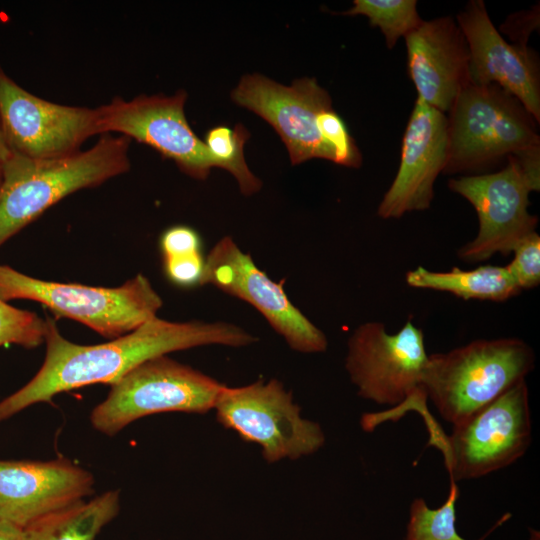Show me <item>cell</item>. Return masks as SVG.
<instances>
[{
	"mask_svg": "<svg viewBox=\"0 0 540 540\" xmlns=\"http://www.w3.org/2000/svg\"><path fill=\"white\" fill-rule=\"evenodd\" d=\"M45 321L44 362L26 385L0 401V422L33 404L50 402L62 392L96 383L112 385L157 356L205 345L245 347L258 340L230 322H173L155 317L106 343L79 345L65 339L54 320Z\"/></svg>",
	"mask_w": 540,
	"mask_h": 540,
	"instance_id": "obj_1",
	"label": "cell"
},
{
	"mask_svg": "<svg viewBox=\"0 0 540 540\" xmlns=\"http://www.w3.org/2000/svg\"><path fill=\"white\" fill-rule=\"evenodd\" d=\"M130 144L125 136L103 134L91 148L62 158L11 152L0 182V247L68 195L128 172Z\"/></svg>",
	"mask_w": 540,
	"mask_h": 540,
	"instance_id": "obj_2",
	"label": "cell"
},
{
	"mask_svg": "<svg viewBox=\"0 0 540 540\" xmlns=\"http://www.w3.org/2000/svg\"><path fill=\"white\" fill-rule=\"evenodd\" d=\"M447 119L445 174L475 173L509 156H540L537 121L516 97L496 84L469 83Z\"/></svg>",
	"mask_w": 540,
	"mask_h": 540,
	"instance_id": "obj_3",
	"label": "cell"
},
{
	"mask_svg": "<svg viewBox=\"0 0 540 540\" xmlns=\"http://www.w3.org/2000/svg\"><path fill=\"white\" fill-rule=\"evenodd\" d=\"M533 349L518 338L475 340L429 355L423 389L455 425L494 401L533 370Z\"/></svg>",
	"mask_w": 540,
	"mask_h": 540,
	"instance_id": "obj_4",
	"label": "cell"
},
{
	"mask_svg": "<svg viewBox=\"0 0 540 540\" xmlns=\"http://www.w3.org/2000/svg\"><path fill=\"white\" fill-rule=\"evenodd\" d=\"M41 303L58 317L78 321L101 336L115 339L157 317L163 300L139 273L119 287H94L44 281L0 264V300Z\"/></svg>",
	"mask_w": 540,
	"mask_h": 540,
	"instance_id": "obj_5",
	"label": "cell"
},
{
	"mask_svg": "<svg viewBox=\"0 0 540 540\" xmlns=\"http://www.w3.org/2000/svg\"><path fill=\"white\" fill-rule=\"evenodd\" d=\"M430 441L443 455L450 480L476 479L521 458L531 443L528 387L522 380L445 435L437 424Z\"/></svg>",
	"mask_w": 540,
	"mask_h": 540,
	"instance_id": "obj_6",
	"label": "cell"
},
{
	"mask_svg": "<svg viewBox=\"0 0 540 540\" xmlns=\"http://www.w3.org/2000/svg\"><path fill=\"white\" fill-rule=\"evenodd\" d=\"M451 191L474 207L479 228L476 237L458 250L466 262H480L495 253L509 255L536 231L538 218L530 214L529 194L540 188V156H509L498 172L450 179Z\"/></svg>",
	"mask_w": 540,
	"mask_h": 540,
	"instance_id": "obj_7",
	"label": "cell"
},
{
	"mask_svg": "<svg viewBox=\"0 0 540 540\" xmlns=\"http://www.w3.org/2000/svg\"><path fill=\"white\" fill-rule=\"evenodd\" d=\"M225 385L167 355L146 360L111 385L91 412L92 426L113 436L130 423L162 412L203 414Z\"/></svg>",
	"mask_w": 540,
	"mask_h": 540,
	"instance_id": "obj_8",
	"label": "cell"
},
{
	"mask_svg": "<svg viewBox=\"0 0 540 540\" xmlns=\"http://www.w3.org/2000/svg\"><path fill=\"white\" fill-rule=\"evenodd\" d=\"M429 355L422 329L408 320L390 334L380 322L359 325L348 340L345 368L360 397L395 406L403 414L426 400L423 378Z\"/></svg>",
	"mask_w": 540,
	"mask_h": 540,
	"instance_id": "obj_9",
	"label": "cell"
},
{
	"mask_svg": "<svg viewBox=\"0 0 540 540\" xmlns=\"http://www.w3.org/2000/svg\"><path fill=\"white\" fill-rule=\"evenodd\" d=\"M214 409L219 423L258 444L269 463L311 455L325 442L320 425L300 415L291 392L276 379L241 387L225 385Z\"/></svg>",
	"mask_w": 540,
	"mask_h": 540,
	"instance_id": "obj_10",
	"label": "cell"
},
{
	"mask_svg": "<svg viewBox=\"0 0 540 540\" xmlns=\"http://www.w3.org/2000/svg\"><path fill=\"white\" fill-rule=\"evenodd\" d=\"M186 99L184 90L172 96L139 95L131 100L114 97L97 107L99 134L116 132L146 144L163 158L173 160L183 173L205 180L217 163L186 119Z\"/></svg>",
	"mask_w": 540,
	"mask_h": 540,
	"instance_id": "obj_11",
	"label": "cell"
},
{
	"mask_svg": "<svg viewBox=\"0 0 540 540\" xmlns=\"http://www.w3.org/2000/svg\"><path fill=\"white\" fill-rule=\"evenodd\" d=\"M203 285L253 306L288 346L300 353L326 351L328 340L289 299L283 284L272 280L230 236L221 238L205 256Z\"/></svg>",
	"mask_w": 540,
	"mask_h": 540,
	"instance_id": "obj_12",
	"label": "cell"
},
{
	"mask_svg": "<svg viewBox=\"0 0 540 540\" xmlns=\"http://www.w3.org/2000/svg\"><path fill=\"white\" fill-rule=\"evenodd\" d=\"M0 122L9 150L33 159L71 156L99 134L97 107L62 105L35 96L1 67Z\"/></svg>",
	"mask_w": 540,
	"mask_h": 540,
	"instance_id": "obj_13",
	"label": "cell"
},
{
	"mask_svg": "<svg viewBox=\"0 0 540 540\" xmlns=\"http://www.w3.org/2000/svg\"><path fill=\"white\" fill-rule=\"evenodd\" d=\"M231 99L275 129L293 165L312 158L333 162L317 124L319 114L332 108V101L315 78H300L284 86L263 75H245L231 92Z\"/></svg>",
	"mask_w": 540,
	"mask_h": 540,
	"instance_id": "obj_14",
	"label": "cell"
},
{
	"mask_svg": "<svg viewBox=\"0 0 540 540\" xmlns=\"http://www.w3.org/2000/svg\"><path fill=\"white\" fill-rule=\"evenodd\" d=\"M94 477L65 459L0 460V520L25 529L94 493Z\"/></svg>",
	"mask_w": 540,
	"mask_h": 540,
	"instance_id": "obj_15",
	"label": "cell"
},
{
	"mask_svg": "<svg viewBox=\"0 0 540 540\" xmlns=\"http://www.w3.org/2000/svg\"><path fill=\"white\" fill-rule=\"evenodd\" d=\"M469 48V83L496 84L516 97L540 122V75L536 54L509 44L494 27L482 0L470 1L457 15Z\"/></svg>",
	"mask_w": 540,
	"mask_h": 540,
	"instance_id": "obj_16",
	"label": "cell"
},
{
	"mask_svg": "<svg viewBox=\"0 0 540 540\" xmlns=\"http://www.w3.org/2000/svg\"><path fill=\"white\" fill-rule=\"evenodd\" d=\"M447 156V115L417 98L403 136L399 169L377 214L390 219L428 209Z\"/></svg>",
	"mask_w": 540,
	"mask_h": 540,
	"instance_id": "obj_17",
	"label": "cell"
},
{
	"mask_svg": "<svg viewBox=\"0 0 540 540\" xmlns=\"http://www.w3.org/2000/svg\"><path fill=\"white\" fill-rule=\"evenodd\" d=\"M405 42L417 98L446 114L469 84V48L459 25L452 17L423 20Z\"/></svg>",
	"mask_w": 540,
	"mask_h": 540,
	"instance_id": "obj_18",
	"label": "cell"
},
{
	"mask_svg": "<svg viewBox=\"0 0 540 540\" xmlns=\"http://www.w3.org/2000/svg\"><path fill=\"white\" fill-rule=\"evenodd\" d=\"M405 280L411 287L448 292L464 300L503 302L521 292L506 266L453 267L449 271L418 266L406 273Z\"/></svg>",
	"mask_w": 540,
	"mask_h": 540,
	"instance_id": "obj_19",
	"label": "cell"
},
{
	"mask_svg": "<svg viewBox=\"0 0 540 540\" xmlns=\"http://www.w3.org/2000/svg\"><path fill=\"white\" fill-rule=\"evenodd\" d=\"M118 490L45 516L24 529L25 540H95L119 513Z\"/></svg>",
	"mask_w": 540,
	"mask_h": 540,
	"instance_id": "obj_20",
	"label": "cell"
},
{
	"mask_svg": "<svg viewBox=\"0 0 540 540\" xmlns=\"http://www.w3.org/2000/svg\"><path fill=\"white\" fill-rule=\"evenodd\" d=\"M459 495L457 483L450 480L448 497L441 507L431 509L423 498H415L410 506L405 540H466L456 530L455 506ZM509 517L510 514L504 515L479 540H484Z\"/></svg>",
	"mask_w": 540,
	"mask_h": 540,
	"instance_id": "obj_21",
	"label": "cell"
},
{
	"mask_svg": "<svg viewBox=\"0 0 540 540\" xmlns=\"http://www.w3.org/2000/svg\"><path fill=\"white\" fill-rule=\"evenodd\" d=\"M250 133L242 124L233 129L226 125H217L207 131L204 143L217 167L230 172L236 179L241 193L253 195L262 187V181L248 168L244 157V145Z\"/></svg>",
	"mask_w": 540,
	"mask_h": 540,
	"instance_id": "obj_22",
	"label": "cell"
},
{
	"mask_svg": "<svg viewBox=\"0 0 540 540\" xmlns=\"http://www.w3.org/2000/svg\"><path fill=\"white\" fill-rule=\"evenodd\" d=\"M341 14L366 16L371 26L381 30L390 49L423 21L415 0H354L353 7Z\"/></svg>",
	"mask_w": 540,
	"mask_h": 540,
	"instance_id": "obj_23",
	"label": "cell"
},
{
	"mask_svg": "<svg viewBox=\"0 0 540 540\" xmlns=\"http://www.w3.org/2000/svg\"><path fill=\"white\" fill-rule=\"evenodd\" d=\"M45 331L46 321L36 313L0 300V346L15 344L33 349L44 341Z\"/></svg>",
	"mask_w": 540,
	"mask_h": 540,
	"instance_id": "obj_24",
	"label": "cell"
},
{
	"mask_svg": "<svg viewBox=\"0 0 540 540\" xmlns=\"http://www.w3.org/2000/svg\"><path fill=\"white\" fill-rule=\"evenodd\" d=\"M320 135L333 155V162L347 167H359L361 153L343 119L333 110L321 112L317 119Z\"/></svg>",
	"mask_w": 540,
	"mask_h": 540,
	"instance_id": "obj_25",
	"label": "cell"
},
{
	"mask_svg": "<svg viewBox=\"0 0 540 540\" xmlns=\"http://www.w3.org/2000/svg\"><path fill=\"white\" fill-rule=\"evenodd\" d=\"M514 257L506 266L518 287L531 289L540 283V236L535 231L513 249Z\"/></svg>",
	"mask_w": 540,
	"mask_h": 540,
	"instance_id": "obj_26",
	"label": "cell"
},
{
	"mask_svg": "<svg viewBox=\"0 0 540 540\" xmlns=\"http://www.w3.org/2000/svg\"><path fill=\"white\" fill-rule=\"evenodd\" d=\"M204 269L203 253L163 258L165 276L171 283L182 288L202 286Z\"/></svg>",
	"mask_w": 540,
	"mask_h": 540,
	"instance_id": "obj_27",
	"label": "cell"
},
{
	"mask_svg": "<svg viewBox=\"0 0 540 540\" xmlns=\"http://www.w3.org/2000/svg\"><path fill=\"white\" fill-rule=\"evenodd\" d=\"M163 258L202 253L199 233L186 225H175L166 229L159 240Z\"/></svg>",
	"mask_w": 540,
	"mask_h": 540,
	"instance_id": "obj_28",
	"label": "cell"
},
{
	"mask_svg": "<svg viewBox=\"0 0 540 540\" xmlns=\"http://www.w3.org/2000/svg\"><path fill=\"white\" fill-rule=\"evenodd\" d=\"M0 540H25L24 530L3 520H0Z\"/></svg>",
	"mask_w": 540,
	"mask_h": 540,
	"instance_id": "obj_29",
	"label": "cell"
},
{
	"mask_svg": "<svg viewBox=\"0 0 540 540\" xmlns=\"http://www.w3.org/2000/svg\"><path fill=\"white\" fill-rule=\"evenodd\" d=\"M10 153H11V151L9 150V148H8V146L6 144L4 134H3V130H2V126H1V122H0V182H1V178H2V170H3L4 163L7 160Z\"/></svg>",
	"mask_w": 540,
	"mask_h": 540,
	"instance_id": "obj_30",
	"label": "cell"
},
{
	"mask_svg": "<svg viewBox=\"0 0 540 540\" xmlns=\"http://www.w3.org/2000/svg\"><path fill=\"white\" fill-rule=\"evenodd\" d=\"M530 531V539L529 540H540V533L538 530L529 528Z\"/></svg>",
	"mask_w": 540,
	"mask_h": 540,
	"instance_id": "obj_31",
	"label": "cell"
}]
</instances>
